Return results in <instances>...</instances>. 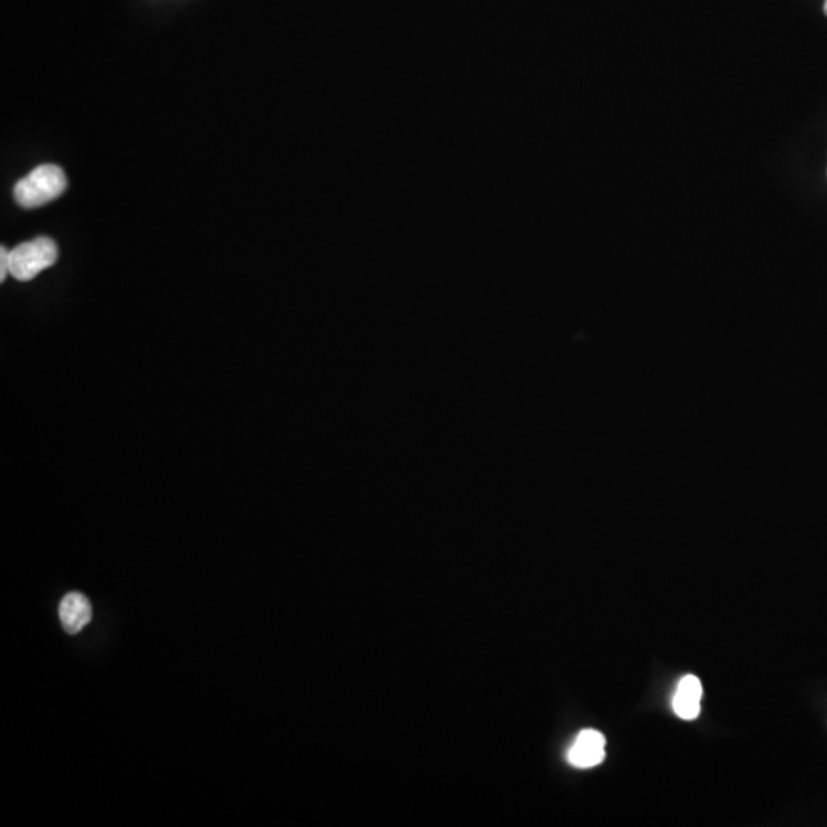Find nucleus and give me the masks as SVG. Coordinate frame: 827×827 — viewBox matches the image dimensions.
<instances>
[{"mask_svg": "<svg viewBox=\"0 0 827 827\" xmlns=\"http://www.w3.org/2000/svg\"><path fill=\"white\" fill-rule=\"evenodd\" d=\"M68 186L65 172L56 164H43L17 181L14 186V200L23 209L45 206L62 195Z\"/></svg>", "mask_w": 827, "mask_h": 827, "instance_id": "f257e3e1", "label": "nucleus"}, {"mask_svg": "<svg viewBox=\"0 0 827 827\" xmlns=\"http://www.w3.org/2000/svg\"><path fill=\"white\" fill-rule=\"evenodd\" d=\"M59 258L56 242L46 236L22 242L10 250V275L17 281L27 282L43 270L50 269Z\"/></svg>", "mask_w": 827, "mask_h": 827, "instance_id": "f03ea898", "label": "nucleus"}, {"mask_svg": "<svg viewBox=\"0 0 827 827\" xmlns=\"http://www.w3.org/2000/svg\"><path fill=\"white\" fill-rule=\"evenodd\" d=\"M605 759V737L596 729H584L569 751V762L576 768L589 769Z\"/></svg>", "mask_w": 827, "mask_h": 827, "instance_id": "7ed1b4c3", "label": "nucleus"}, {"mask_svg": "<svg viewBox=\"0 0 827 827\" xmlns=\"http://www.w3.org/2000/svg\"><path fill=\"white\" fill-rule=\"evenodd\" d=\"M59 616L66 633L76 635L91 622L92 607L82 593H68L60 602Z\"/></svg>", "mask_w": 827, "mask_h": 827, "instance_id": "20e7f679", "label": "nucleus"}, {"mask_svg": "<svg viewBox=\"0 0 827 827\" xmlns=\"http://www.w3.org/2000/svg\"><path fill=\"white\" fill-rule=\"evenodd\" d=\"M702 682L699 677L688 674L680 679L673 697V710L680 719L694 720L700 714L702 700Z\"/></svg>", "mask_w": 827, "mask_h": 827, "instance_id": "39448f33", "label": "nucleus"}, {"mask_svg": "<svg viewBox=\"0 0 827 827\" xmlns=\"http://www.w3.org/2000/svg\"><path fill=\"white\" fill-rule=\"evenodd\" d=\"M8 275H10V250L2 247L0 249V281L4 282Z\"/></svg>", "mask_w": 827, "mask_h": 827, "instance_id": "423d86ee", "label": "nucleus"}, {"mask_svg": "<svg viewBox=\"0 0 827 827\" xmlns=\"http://www.w3.org/2000/svg\"><path fill=\"white\" fill-rule=\"evenodd\" d=\"M824 14L827 16V0L824 2Z\"/></svg>", "mask_w": 827, "mask_h": 827, "instance_id": "0eeeda50", "label": "nucleus"}]
</instances>
